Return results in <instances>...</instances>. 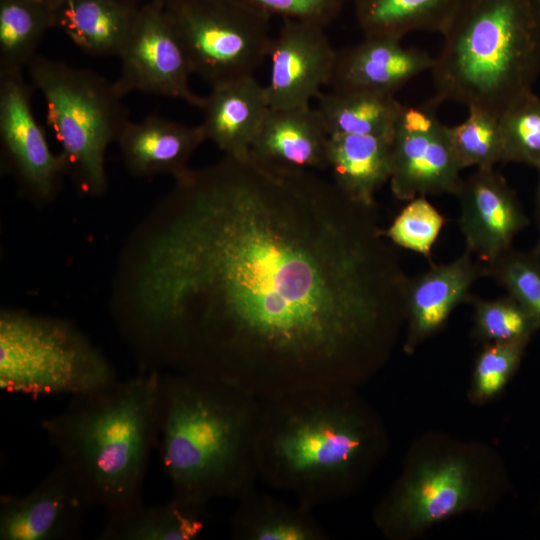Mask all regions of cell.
Returning a JSON list of instances; mask_svg holds the SVG:
<instances>
[{
	"instance_id": "obj_15",
	"label": "cell",
	"mask_w": 540,
	"mask_h": 540,
	"mask_svg": "<svg viewBox=\"0 0 540 540\" xmlns=\"http://www.w3.org/2000/svg\"><path fill=\"white\" fill-rule=\"evenodd\" d=\"M455 196L465 250L484 264L512 248L515 236L530 224L516 192L495 167L477 168Z\"/></svg>"
},
{
	"instance_id": "obj_25",
	"label": "cell",
	"mask_w": 540,
	"mask_h": 540,
	"mask_svg": "<svg viewBox=\"0 0 540 540\" xmlns=\"http://www.w3.org/2000/svg\"><path fill=\"white\" fill-rule=\"evenodd\" d=\"M364 37L402 39L413 32L443 33L462 0H350Z\"/></svg>"
},
{
	"instance_id": "obj_13",
	"label": "cell",
	"mask_w": 540,
	"mask_h": 540,
	"mask_svg": "<svg viewBox=\"0 0 540 540\" xmlns=\"http://www.w3.org/2000/svg\"><path fill=\"white\" fill-rule=\"evenodd\" d=\"M93 508L79 481L58 463L26 494L1 496L0 539H77Z\"/></svg>"
},
{
	"instance_id": "obj_3",
	"label": "cell",
	"mask_w": 540,
	"mask_h": 540,
	"mask_svg": "<svg viewBox=\"0 0 540 540\" xmlns=\"http://www.w3.org/2000/svg\"><path fill=\"white\" fill-rule=\"evenodd\" d=\"M260 398L196 372L162 374L156 447L172 496L205 508L256 489Z\"/></svg>"
},
{
	"instance_id": "obj_27",
	"label": "cell",
	"mask_w": 540,
	"mask_h": 540,
	"mask_svg": "<svg viewBox=\"0 0 540 540\" xmlns=\"http://www.w3.org/2000/svg\"><path fill=\"white\" fill-rule=\"evenodd\" d=\"M55 13L35 0H0V75L23 73L37 56Z\"/></svg>"
},
{
	"instance_id": "obj_26",
	"label": "cell",
	"mask_w": 540,
	"mask_h": 540,
	"mask_svg": "<svg viewBox=\"0 0 540 540\" xmlns=\"http://www.w3.org/2000/svg\"><path fill=\"white\" fill-rule=\"evenodd\" d=\"M317 99L328 135H391L403 107L394 94L361 89H331Z\"/></svg>"
},
{
	"instance_id": "obj_12",
	"label": "cell",
	"mask_w": 540,
	"mask_h": 540,
	"mask_svg": "<svg viewBox=\"0 0 540 540\" xmlns=\"http://www.w3.org/2000/svg\"><path fill=\"white\" fill-rule=\"evenodd\" d=\"M32 89L23 73L0 75L2 158L20 188L36 202L51 200L63 174L64 157L52 152L31 104Z\"/></svg>"
},
{
	"instance_id": "obj_19",
	"label": "cell",
	"mask_w": 540,
	"mask_h": 540,
	"mask_svg": "<svg viewBox=\"0 0 540 540\" xmlns=\"http://www.w3.org/2000/svg\"><path fill=\"white\" fill-rule=\"evenodd\" d=\"M328 133L311 104L269 108L250 154L268 165L290 170H327Z\"/></svg>"
},
{
	"instance_id": "obj_1",
	"label": "cell",
	"mask_w": 540,
	"mask_h": 540,
	"mask_svg": "<svg viewBox=\"0 0 540 540\" xmlns=\"http://www.w3.org/2000/svg\"><path fill=\"white\" fill-rule=\"evenodd\" d=\"M174 180L116 279L114 318L142 365L262 398L355 388L389 358L408 277L376 205L250 153Z\"/></svg>"
},
{
	"instance_id": "obj_37",
	"label": "cell",
	"mask_w": 540,
	"mask_h": 540,
	"mask_svg": "<svg viewBox=\"0 0 540 540\" xmlns=\"http://www.w3.org/2000/svg\"><path fill=\"white\" fill-rule=\"evenodd\" d=\"M533 1H534V4H535V7H536L537 14H538L539 19H540V0H533Z\"/></svg>"
},
{
	"instance_id": "obj_5",
	"label": "cell",
	"mask_w": 540,
	"mask_h": 540,
	"mask_svg": "<svg viewBox=\"0 0 540 540\" xmlns=\"http://www.w3.org/2000/svg\"><path fill=\"white\" fill-rule=\"evenodd\" d=\"M434 57V98L500 115L540 76L533 0H462Z\"/></svg>"
},
{
	"instance_id": "obj_16",
	"label": "cell",
	"mask_w": 540,
	"mask_h": 540,
	"mask_svg": "<svg viewBox=\"0 0 540 540\" xmlns=\"http://www.w3.org/2000/svg\"><path fill=\"white\" fill-rule=\"evenodd\" d=\"M487 277L486 265L464 252L452 262L431 264L430 268L408 278L405 290L404 351L412 353L422 342L438 333L452 312L469 303L470 290L480 278Z\"/></svg>"
},
{
	"instance_id": "obj_10",
	"label": "cell",
	"mask_w": 540,
	"mask_h": 540,
	"mask_svg": "<svg viewBox=\"0 0 540 540\" xmlns=\"http://www.w3.org/2000/svg\"><path fill=\"white\" fill-rule=\"evenodd\" d=\"M434 97L423 105H404L391 135L390 187L394 197L409 201L418 196L458 192L463 170L454 153L448 126Z\"/></svg>"
},
{
	"instance_id": "obj_30",
	"label": "cell",
	"mask_w": 540,
	"mask_h": 540,
	"mask_svg": "<svg viewBox=\"0 0 540 540\" xmlns=\"http://www.w3.org/2000/svg\"><path fill=\"white\" fill-rule=\"evenodd\" d=\"M505 163L540 169V97L533 91L511 104L499 117Z\"/></svg>"
},
{
	"instance_id": "obj_9",
	"label": "cell",
	"mask_w": 540,
	"mask_h": 540,
	"mask_svg": "<svg viewBox=\"0 0 540 540\" xmlns=\"http://www.w3.org/2000/svg\"><path fill=\"white\" fill-rule=\"evenodd\" d=\"M477 466L461 453L429 456L407 468L374 511L389 537L408 536L481 503Z\"/></svg>"
},
{
	"instance_id": "obj_24",
	"label": "cell",
	"mask_w": 540,
	"mask_h": 540,
	"mask_svg": "<svg viewBox=\"0 0 540 540\" xmlns=\"http://www.w3.org/2000/svg\"><path fill=\"white\" fill-rule=\"evenodd\" d=\"M205 508L172 498L146 505L140 500L106 512L103 540H196L204 530Z\"/></svg>"
},
{
	"instance_id": "obj_14",
	"label": "cell",
	"mask_w": 540,
	"mask_h": 540,
	"mask_svg": "<svg viewBox=\"0 0 540 540\" xmlns=\"http://www.w3.org/2000/svg\"><path fill=\"white\" fill-rule=\"evenodd\" d=\"M325 26L283 20L272 40L269 79L265 92L271 108L311 104L325 85H329L336 61Z\"/></svg>"
},
{
	"instance_id": "obj_38",
	"label": "cell",
	"mask_w": 540,
	"mask_h": 540,
	"mask_svg": "<svg viewBox=\"0 0 540 540\" xmlns=\"http://www.w3.org/2000/svg\"><path fill=\"white\" fill-rule=\"evenodd\" d=\"M148 1H161V2L165 3V2H167L169 0H148Z\"/></svg>"
},
{
	"instance_id": "obj_31",
	"label": "cell",
	"mask_w": 540,
	"mask_h": 540,
	"mask_svg": "<svg viewBox=\"0 0 540 540\" xmlns=\"http://www.w3.org/2000/svg\"><path fill=\"white\" fill-rule=\"evenodd\" d=\"M493 278L534 318L540 329V256L533 250L510 248L494 262L485 264Z\"/></svg>"
},
{
	"instance_id": "obj_23",
	"label": "cell",
	"mask_w": 540,
	"mask_h": 540,
	"mask_svg": "<svg viewBox=\"0 0 540 540\" xmlns=\"http://www.w3.org/2000/svg\"><path fill=\"white\" fill-rule=\"evenodd\" d=\"M237 540H326L313 509L256 489L237 500L230 521Z\"/></svg>"
},
{
	"instance_id": "obj_6",
	"label": "cell",
	"mask_w": 540,
	"mask_h": 540,
	"mask_svg": "<svg viewBox=\"0 0 540 540\" xmlns=\"http://www.w3.org/2000/svg\"><path fill=\"white\" fill-rule=\"evenodd\" d=\"M33 86L46 104L49 127L68 171L93 196L107 188L105 156L117 142L128 112L114 81L94 71L37 55L28 66Z\"/></svg>"
},
{
	"instance_id": "obj_22",
	"label": "cell",
	"mask_w": 540,
	"mask_h": 540,
	"mask_svg": "<svg viewBox=\"0 0 540 540\" xmlns=\"http://www.w3.org/2000/svg\"><path fill=\"white\" fill-rule=\"evenodd\" d=\"M140 6L138 0H65L55 12L56 28L85 53L119 56Z\"/></svg>"
},
{
	"instance_id": "obj_35",
	"label": "cell",
	"mask_w": 540,
	"mask_h": 540,
	"mask_svg": "<svg viewBox=\"0 0 540 540\" xmlns=\"http://www.w3.org/2000/svg\"><path fill=\"white\" fill-rule=\"evenodd\" d=\"M534 222L537 231L536 242L533 251L540 256V169L538 170V180L534 199Z\"/></svg>"
},
{
	"instance_id": "obj_8",
	"label": "cell",
	"mask_w": 540,
	"mask_h": 540,
	"mask_svg": "<svg viewBox=\"0 0 540 540\" xmlns=\"http://www.w3.org/2000/svg\"><path fill=\"white\" fill-rule=\"evenodd\" d=\"M164 4L192 74L211 87L253 75L269 55L271 17L241 0H169Z\"/></svg>"
},
{
	"instance_id": "obj_28",
	"label": "cell",
	"mask_w": 540,
	"mask_h": 540,
	"mask_svg": "<svg viewBox=\"0 0 540 540\" xmlns=\"http://www.w3.org/2000/svg\"><path fill=\"white\" fill-rule=\"evenodd\" d=\"M467 117L448 126L450 141L462 169L490 168L505 163L499 118L477 107H469Z\"/></svg>"
},
{
	"instance_id": "obj_32",
	"label": "cell",
	"mask_w": 540,
	"mask_h": 540,
	"mask_svg": "<svg viewBox=\"0 0 540 540\" xmlns=\"http://www.w3.org/2000/svg\"><path fill=\"white\" fill-rule=\"evenodd\" d=\"M530 339L483 344L476 357L471 399L485 402L494 398L507 385L518 369Z\"/></svg>"
},
{
	"instance_id": "obj_7",
	"label": "cell",
	"mask_w": 540,
	"mask_h": 540,
	"mask_svg": "<svg viewBox=\"0 0 540 540\" xmlns=\"http://www.w3.org/2000/svg\"><path fill=\"white\" fill-rule=\"evenodd\" d=\"M103 353L67 321L22 310L0 314V388L38 398L84 394L115 382Z\"/></svg>"
},
{
	"instance_id": "obj_21",
	"label": "cell",
	"mask_w": 540,
	"mask_h": 540,
	"mask_svg": "<svg viewBox=\"0 0 540 540\" xmlns=\"http://www.w3.org/2000/svg\"><path fill=\"white\" fill-rule=\"evenodd\" d=\"M391 135H329L330 179L351 200L376 205V192L390 180Z\"/></svg>"
},
{
	"instance_id": "obj_4",
	"label": "cell",
	"mask_w": 540,
	"mask_h": 540,
	"mask_svg": "<svg viewBox=\"0 0 540 540\" xmlns=\"http://www.w3.org/2000/svg\"><path fill=\"white\" fill-rule=\"evenodd\" d=\"M160 370L72 396L40 426L59 463L105 512L142 499L150 454L156 447Z\"/></svg>"
},
{
	"instance_id": "obj_17",
	"label": "cell",
	"mask_w": 540,
	"mask_h": 540,
	"mask_svg": "<svg viewBox=\"0 0 540 540\" xmlns=\"http://www.w3.org/2000/svg\"><path fill=\"white\" fill-rule=\"evenodd\" d=\"M401 41L392 37H364L337 50L329 86L395 94L432 69L434 57L422 49L405 47Z\"/></svg>"
},
{
	"instance_id": "obj_18",
	"label": "cell",
	"mask_w": 540,
	"mask_h": 540,
	"mask_svg": "<svg viewBox=\"0 0 540 540\" xmlns=\"http://www.w3.org/2000/svg\"><path fill=\"white\" fill-rule=\"evenodd\" d=\"M205 141L200 125L149 115L140 122L129 120L116 143L132 175H169L177 179L190 169L193 154Z\"/></svg>"
},
{
	"instance_id": "obj_34",
	"label": "cell",
	"mask_w": 540,
	"mask_h": 540,
	"mask_svg": "<svg viewBox=\"0 0 540 540\" xmlns=\"http://www.w3.org/2000/svg\"><path fill=\"white\" fill-rule=\"evenodd\" d=\"M270 17L327 26L350 0H241Z\"/></svg>"
},
{
	"instance_id": "obj_36",
	"label": "cell",
	"mask_w": 540,
	"mask_h": 540,
	"mask_svg": "<svg viewBox=\"0 0 540 540\" xmlns=\"http://www.w3.org/2000/svg\"><path fill=\"white\" fill-rule=\"evenodd\" d=\"M38 3L52 10L54 13L60 8L65 0H35Z\"/></svg>"
},
{
	"instance_id": "obj_33",
	"label": "cell",
	"mask_w": 540,
	"mask_h": 540,
	"mask_svg": "<svg viewBox=\"0 0 540 540\" xmlns=\"http://www.w3.org/2000/svg\"><path fill=\"white\" fill-rule=\"evenodd\" d=\"M444 223V216L426 196H418L407 201L384 235L393 245L430 259Z\"/></svg>"
},
{
	"instance_id": "obj_29",
	"label": "cell",
	"mask_w": 540,
	"mask_h": 540,
	"mask_svg": "<svg viewBox=\"0 0 540 540\" xmlns=\"http://www.w3.org/2000/svg\"><path fill=\"white\" fill-rule=\"evenodd\" d=\"M473 337L482 344L531 339L540 330L531 314L507 294L497 299L471 297Z\"/></svg>"
},
{
	"instance_id": "obj_11",
	"label": "cell",
	"mask_w": 540,
	"mask_h": 540,
	"mask_svg": "<svg viewBox=\"0 0 540 540\" xmlns=\"http://www.w3.org/2000/svg\"><path fill=\"white\" fill-rule=\"evenodd\" d=\"M118 57L121 69L114 83L124 97L141 92L176 98L201 108L204 97L190 87L192 71L163 2L147 1L140 6Z\"/></svg>"
},
{
	"instance_id": "obj_20",
	"label": "cell",
	"mask_w": 540,
	"mask_h": 540,
	"mask_svg": "<svg viewBox=\"0 0 540 540\" xmlns=\"http://www.w3.org/2000/svg\"><path fill=\"white\" fill-rule=\"evenodd\" d=\"M269 108L264 85L247 75L211 87L199 125L224 155L245 156Z\"/></svg>"
},
{
	"instance_id": "obj_2",
	"label": "cell",
	"mask_w": 540,
	"mask_h": 540,
	"mask_svg": "<svg viewBox=\"0 0 540 540\" xmlns=\"http://www.w3.org/2000/svg\"><path fill=\"white\" fill-rule=\"evenodd\" d=\"M383 429L353 388L260 398L259 478L314 509L353 492L380 458Z\"/></svg>"
}]
</instances>
